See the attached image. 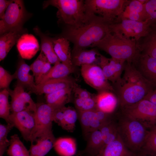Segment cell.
Wrapping results in <instances>:
<instances>
[{
	"label": "cell",
	"instance_id": "12",
	"mask_svg": "<svg viewBox=\"0 0 156 156\" xmlns=\"http://www.w3.org/2000/svg\"><path fill=\"white\" fill-rule=\"evenodd\" d=\"M8 90L11 99L10 107L12 113L23 111L36 112V104L29 94L25 91L23 87L16 84L13 90L8 89Z\"/></svg>",
	"mask_w": 156,
	"mask_h": 156
},
{
	"label": "cell",
	"instance_id": "4",
	"mask_svg": "<svg viewBox=\"0 0 156 156\" xmlns=\"http://www.w3.org/2000/svg\"><path fill=\"white\" fill-rule=\"evenodd\" d=\"M96 47L107 53L111 57L131 63L139 53L135 42L112 32L107 34L92 47Z\"/></svg>",
	"mask_w": 156,
	"mask_h": 156
},
{
	"label": "cell",
	"instance_id": "43",
	"mask_svg": "<svg viewBox=\"0 0 156 156\" xmlns=\"http://www.w3.org/2000/svg\"><path fill=\"white\" fill-rule=\"evenodd\" d=\"M73 92L74 94V97L83 99H86L93 97L96 95V94H92L86 90L81 88L76 83L73 87Z\"/></svg>",
	"mask_w": 156,
	"mask_h": 156
},
{
	"label": "cell",
	"instance_id": "13",
	"mask_svg": "<svg viewBox=\"0 0 156 156\" xmlns=\"http://www.w3.org/2000/svg\"><path fill=\"white\" fill-rule=\"evenodd\" d=\"M9 123L19 130L23 138L26 141H29L35 126L34 112L23 111L12 113L9 116Z\"/></svg>",
	"mask_w": 156,
	"mask_h": 156
},
{
	"label": "cell",
	"instance_id": "33",
	"mask_svg": "<svg viewBox=\"0 0 156 156\" xmlns=\"http://www.w3.org/2000/svg\"><path fill=\"white\" fill-rule=\"evenodd\" d=\"M99 130L101 133L103 142L105 144L114 141L118 135L117 122L112 118L103 124Z\"/></svg>",
	"mask_w": 156,
	"mask_h": 156
},
{
	"label": "cell",
	"instance_id": "28",
	"mask_svg": "<svg viewBox=\"0 0 156 156\" xmlns=\"http://www.w3.org/2000/svg\"><path fill=\"white\" fill-rule=\"evenodd\" d=\"M53 41L55 52L60 61L69 66H73L72 62L70 41L62 37L53 39Z\"/></svg>",
	"mask_w": 156,
	"mask_h": 156
},
{
	"label": "cell",
	"instance_id": "20",
	"mask_svg": "<svg viewBox=\"0 0 156 156\" xmlns=\"http://www.w3.org/2000/svg\"><path fill=\"white\" fill-rule=\"evenodd\" d=\"M123 19L139 22L147 20L144 4L139 0H129L122 13L120 21Z\"/></svg>",
	"mask_w": 156,
	"mask_h": 156
},
{
	"label": "cell",
	"instance_id": "27",
	"mask_svg": "<svg viewBox=\"0 0 156 156\" xmlns=\"http://www.w3.org/2000/svg\"><path fill=\"white\" fill-rule=\"evenodd\" d=\"M30 70V66L22 60L19 62L14 73L17 84L28 88L30 90L36 85L34 76L29 73Z\"/></svg>",
	"mask_w": 156,
	"mask_h": 156
},
{
	"label": "cell",
	"instance_id": "21",
	"mask_svg": "<svg viewBox=\"0 0 156 156\" xmlns=\"http://www.w3.org/2000/svg\"><path fill=\"white\" fill-rule=\"evenodd\" d=\"M95 101L96 109L108 114H113L118 107L117 96L112 92L98 93L96 95Z\"/></svg>",
	"mask_w": 156,
	"mask_h": 156
},
{
	"label": "cell",
	"instance_id": "45",
	"mask_svg": "<svg viewBox=\"0 0 156 156\" xmlns=\"http://www.w3.org/2000/svg\"><path fill=\"white\" fill-rule=\"evenodd\" d=\"M12 0H0V18L2 19L4 16L5 10H6Z\"/></svg>",
	"mask_w": 156,
	"mask_h": 156
},
{
	"label": "cell",
	"instance_id": "11",
	"mask_svg": "<svg viewBox=\"0 0 156 156\" xmlns=\"http://www.w3.org/2000/svg\"><path fill=\"white\" fill-rule=\"evenodd\" d=\"M81 72L85 82L98 93L110 91L115 93L112 85L106 78L102 69L98 64L83 65L81 66Z\"/></svg>",
	"mask_w": 156,
	"mask_h": 156
},
{
	"label": "cell",
	"instance_id": "24",
	"mask_svg": "<svg viewBox=\"0 0 156 156\" xmlns=\"http://www.w3.org/2000/svg\"><path fill=\"white\" fill-rule=\"evenodd\" d=\"M73 87L66 88L50 94H45L46 103L54 109L65 106L66 104L71 100Z\"/></svg>",
	"mask_w": 156,
	"mask_h": 156
},
{
	"label": "cell",
	"instance_id": "18",
	"mask_svg": "<svg viewBox=\"0 0 156 156\" xmlns=\"http://www.w3.org/2000/svg\"><path fill=\"white\" fill-rule=\"evenodd\" d=\"M16 47L21 57L27 60L33 57L39 49L37 39L33 35L27 33L21 36L17 43Z\"/></svg>",
	"mask_w": 156,
	"mask_h": 156
},
{
	"label": "cell",
	"instance_id": "23",
	"mask_svg": "<svg viewBox=\"0 0 156 156\" xmlns=\"http://www.w3.org/2000/svg\"><path fill=\"white\" fill-rule=\"evenodd\" d=\"M87 144L85 149L79 153L81 156H96L103 147V138L99 130L90 133L86 137Z\"/></svg>",
	"mask_w": 156,
	"mask_h": 156
},
{
	"label": "cell",
	"instance_id": "15",
	"mask_svg": "<svg viewBox=\"0 0 156 156\" xmlns=\"http://www.w3.org/2000/svg\"><path fill=\"white\" fill-rule=\"evenodd\" d=\"M131 64L153 88H156V58L139 53Z\"/></svg>",
	"mask_w": 156,
	"mask_h": 156
},
{
	"label": "cell",
	"instance_id": "35",
	"mask_svg": "<svg viewBox=\"0 0 156 156\" xmlns=\"http://www.w3.org/2000/svg\"><path fill=\"white\" fill-rule=\"evenodd\" d=\"M95 110L96 109L83 112L77 111L78 118L85 138L89 133L90 127L95 115Z\"/></svg>",
	"mask_w": 156,
	"mask_h": 156
},
{
	"label": "cell",
	"instance_id": "44",
	"mask_svg": "<svg viewBox=\"0 0 156 156\" xmlns=\"http://www.w3.org/2000/svg\"><path fill=\"white\" fill-rule=\"evenodd\" d=\"M51 64L48 61L45 64L39 75L37 78L35 79L36 85L39 84L43 78L49 72L52 67Z\"/></svg>",
	"mask_w": 156,
	"mask_h": 156
},
{
	"label": "cell",
	"instance_id": "16",
	"mask_svg": "<svg viewBox=\"0 0 156 156\" xmlns=\"http://www.w3.org/2000/svg\"><path fill=\"white\" fill-rule=\"evenodd\" d=\"M75 80L69 76L49 80L36 86L30 90L31 92L41 95L50 94L66 88L73 87Z\"/></svg>",
	"mask_w": 156,
	"mask_h": 156
},
{
	"label": "cell",
	"instance_id": "8",
	"mask_svg": "<svg viewBox=\"0 0 156 156\" xmlns=\"http://www.w3.org/2000/svg\"><path fill=\"white\" fill-rule=\"evenodd\" d=\"M34 112L35 124L29 141L33 143L37 138L45 137H55L52 131L54 109L47 104H36Z\"/></svg>",
	"mask_w": 156,
	"mask_h": 156
},
{
	"label": "cell",
	"instance_id": "30",
	"mask_svg": "<svg viewBox=\"0 0 156 156\" xmlns=\"http://www.w3.org/2000/svg\"><path fill=\"white\" fill-rule=\"evenodd\" d=\"M53 148L60 156H73L76 152V141L71 138H60L55 140Z\"/></svg>",
	"mask_w": 156,
	"mask_h": 156
},
{
	"label": "cell",
	"instance_id": "6",
	"mask_svg": "<svg viewBox=\"0 0 156 156\" xmlns=\"http://www.w3.org/2000/svg\"><path fill=\"white\" fill-rule=\"evenodd\" d=\"M112 86L120 108L142 100L153 89L151 86L124 81L122 78L120 81Z\"/></svg>",
	"mask_w": 156,
	"mask_h": 156
},
{
	"label": "cell",
	"instance_id": "1",
	"mask_svg": "<svg viewBox=\"0 0 156 156\" xmlns=\"http://www.w3.org/2000/svg\"><path fill=\"white\" fill-rule=\"evenodd\" d=\"M110 25L101 17L92 14L85 23L76 28H66L61 37L73 44L72 51L92 47L111 32Z\"/></svg>",
	"mask_w": 156,
	"mask_h": 156
},
{
	"label": "cell",
	"instance_id": "10",
	"mask_svg": "<svg viewBox=\"0 0 156 156\" xmlns=\"http://www.w3.org/2000/svg\"><path fill=\"white\" fill-rule=\"evenodd\" d=\"M25 10L23 1L12 0L3 18L0 21V35L22 27L25 16Z\"/></svg>",
	"mask_w": 156,
	"mask_h": 156
},
{
	"label": "cell",
	"instance_id": "19",
	"mask_svg": "<svg viewBox=\"0 0 156 156\" xmlns=\"http://www.w3.org/2000/svg\"><path fill=\"white\" fill-rule=\"evenodd\" d=\"M100 54L95 48L72 51L71 57L73 65L75 67L85 65L94 64L98 65Z\"/></svg>",
	"mask_w": 156,
	"mask_h": 156
},
{
	"label": "cell",
	"instance_id": "32",
	"mask_svg": "<svg viewBox=\"0 0 156 156\" xmlns=\"http://www.w3.org/2000/svg\"><path fill=\"white\" fill-rule=\"evenodd\" d=\"M75 69V67L69 66L60 62H58L51 67L49 72L43 78L40 83L51 79L68 77L70 74L74 73Z\"/></svg>",
	"mask_w": 156,
	"mask_h": 156
},
{
	"label": "cell",
	"instance_id": "2",
	"mask_svg": "<svg viewBox=\"0 0 156 156\" xmlns=\"http://www.w3.org/2000/svg\"><path fill=\"white\" fill-rule=\"evenodd\" d=\"M43 8L49 5L56 8L57 16L59 22L66 28H76L86 22L92 14L86 13L84 1L82 0H50L45 1Z\"/></svg>",
	"mask_w": 156,
	"mask_h": 156
},
{
	"label": "cell",
	"instance_id": "9",
	"mask_svg": "<svg viewBox=\"0 0 156 156\" xmlns=\"http://www.w3.org/2000/svg\"><path fill=\"white\" fill-rule=\"evenodd\" d=\"M120 109L122 114L139 121L149 129L156 125V105L147 100Z\"/></svg>",
	"mask_w": 156,
	"mask_h": 156
},
{
	"label": "cell",
	"instance_id": "7",
	"mask_svg": "<svg viewBox=\"0 0 156 156\" xmlns=\"http://www.w3.org/2000/svg\"><path fill=\"white\" fill-rule=\"evenodd\" d=\"M109 27L111 32L136 43L153 29L148 20L139 22L123 19Z\"/></svg>",
	"mask_w": 156,
	"mask_h": 156
},
{
	"label": "cell",
	"instance_id": "39",
	"mask_svg": "<svg viewBox=\"0 0 156 156\" xmlns=\"http://www.w3.org/2000/svg\"><path fill=\"white\" fill-rule=\"evenodd\" d=\"M95 96L86 99L74 97V103L77 111L83 112L96 109Z\"/></svg>",
	"mask_w": 156,
	"mask_h": 156
},
{
	"label": "cell",
	"instance_id": "31",
	"mask_svg": "<svg viewBox=\"0 0 156 156\" xmlns=\"http://www.w3.org/2000/svg\"><path fill=\"white\" fill-rule=\"evenodd\" d=\"M55 137L39 138L36 140V144L31 143L29 150L30 156H44L53 147Z\"/></svg>",
	"mask_w": 156,
	"mask_h": 156
},
{
	"label": "cell",
	"instance_id": "34",
	"mask_svg": "<svg viewBox=\"0 0 156 156\" xmlns=\"http://www.w3.org/2000/svg\"><path fill=\"white\" fill-rule=\"evenodd\" d=\"M10 144L7 150V154L9 156H30L28 151L17 134L12 135Z\"/></svg>",
	"mask_w": 156,
	"mask_h": 156
},
{
	"label": "cell",
	"instance_id": "14",
	"mask_svg": "<svg viewBox=\"0 0 156 156\" xmlns=\"http://www.w3.org/2000/svg\"><path fill=\"white\" fill-rule=\"evenodd\" d=\"M126 62L112 57L108 58L100 54L98 64L106 78L113 85L120 81Z\"/></svg>",
	"mask_w": 156,
	"mask_h": 156
},
{
	"label": "cell",
	"instance_id": "46",
	"mask_svg": "<svg viewBox=\"0 0 156 156\" xmlns=\"http://www.w3.org/2000/svg\"><path fill=\"white\" fill-rule=\"evenodd\" d=\"M144 99L150 101L156 105V88L150 90Z\"/></svg>",
	"mask_w": 156,
	"mask_h": 156
},
{
	"label": "cell",
	"instance_id": "36",
	"mask_svg": "<svg viewBox=\"0 0 156 156\" xmlns=\"http://www.w3.org/2000/svg\"><path fill=\"white\" fill-rule=\"evenodd\" d=\"M9 95L8 89H3L0 92V117L4 119L7 124L9 123L10 114V104L8 101Z\"/></svg>",
	"mask_w": 156,
	"mask_h": 156
},
{
	"label": "cell",
	"instance_id": "40",
	"mask_svg": "<svg viewBox=\"0 0 156 156\" xmlns=\"http://www.w3.org/2000/svg\"><path fill=\"white\" fill-rule=\"evenodd\" d=\"M144 5L147 20L153 28H156V0H147Z\"/></svg>",
	"mask_w": 156,
	"mask_h": 156
},
{
	"label": "cell",
	"instance_id": "37",
	"mask_svg": "<svg viewBox=\"0 0 156 156\" xmlns=\"http://www.w3.org/2000/svg\"><path fill=\"white\" fill-rule=\"evenodd\" d=\"M139 153L156 156V131L149 129L144 144Z\"/></svg>",
	"mask_w": 156,
	"mask_h": 156
},
{
	"label": "cell",
	"instance_id": "5",
	"mask_svg": "<svg viewBox=\"0 0 156 156\" xmlns=\"http://www.w3.org/2000/svg\"><path fill=\"white\" fill-rule=\"evenodd\" d=\"M127 0H86V12L101 17L110 25L119 22Z\"/></svg>",
	"mask_w": 156,
	"mask_h": 156
},
{
	"label": "cell",
	"instance_id": "41",
	"mask_svg": "<svg viewBox=\"0 0 156 156\" xmlns=\"http://www.w3.org/2000/svg\"><path fill=\"white\" fill-rule=\"evenodd\" d=\"M47 61H48L46 57L41 51L37 58L30 66V70L33 72V75L35 79L37 78L44 64Z\"/></svg>",
	"mask_w": 156,
	"mask_h": 156
},
{
	"label": "cell",
	"instance_id": "22",
	"mask_svg": "<svg viewBox=\"0 0 156 156\" xmlns=\"http://www.w3.org/2000/svg\"><path fill=\"white\" fill-rule=\"evenodd\" d=\"M26 31L23 27L11 30L1 35L0 61L3 60L21 36Z\"/></svg>",
	"mask_w": 156,
	"mask_h": 156
},
{
	"label": "cell",
	"instance_id": "26",
	"mask_svg": "<svg viewBox=\"0 0 156 156\" xmlns=\"http://www.w3.org/2000/svg\"><path fill=\"white\" fill-rule=\"evenodd\" d=\"M33 30L36 34L40 38L41 51L45 55L48 62L54 65L60 62L54 49L53 39L42 33L38 27H35Z\"/></svg>",
	"mask_w": 156,
	"mask_h": 156
},
{
	"label": "cell",
	"instance_id": "42",
	"mask_svg": "<svg viewBox=\"0 0 156 156\" xmlns=\"http://www.w3.org/2000/svg\"><path fill=\"white\" fill-rule=\"evenodd\" d=\"M15 79V76L10 74L1 66H0V89H9L10 85L12 81Z\"/></svg>",
	"mask_w": 156,
	"mask_h": 156
},
{
	"label": "cell",
	"instance_id": "17",
	"mask_svg": "<svg viewBox=\"0 0 156 156\" xmlns=\"http://www.w3.org/2000/svg\"><path fill=\"white\" fill-rule=\"evenodd\" d=\"M77 118V112L72 107L64 106L54 109L53 121L68 132H72L75 130Z\"/></svg>",
	"mask_w": 156,
	"mask_h": 156
},
{
	"label": "cell",
	"instance_id": "47",
	"mask_svg": "<svg viewBox=\"0 0 156 156\" xmlns=\"http://www.w3.org/2000/svg\"><path fill=\"white\" fill-rule=\"evenodd\" d=\"M134 156H153L151 155H148V154H147L139 153L137 154H136Z\"/></svg>",
	"mask_w": 156,
	"mask_h": 156
},
{
	"label": "cell",
	"instance_id": "3",
	"mask_svg": "<svg viewBox=\"0 0 156 156\" xmlns=\"http://www.w3.org/2000/svg\"><path fill=\"white\" fill-rule=\"evenodd\" d=\"M117 122L118 134L126 146L133 153L141 151L149 129L139 121L121 113Z\"/></svg>",
	"mask_w": 156,
	"mask_h": 156
},
{
	"label": "cell",
	"instance_id": "38",
	"mask_svg": "<svg viewBox=\"0 0 156 156\" xmlns=\"http://www.w3.org/2000/svg\"><path fill=\"white\" fill-rule=\"evenodd\" d=\"M14 126L8 123L0 124V156H3L10 144V141L7 138L8 135Z\"/></svg>",
	"mask_w": 156,
	"mask_h": 156
},
{
	"label": "cell",
	"instance_id": "25",
	"mask_svg": "<svg viewBox=\"0 0 156 156\" xmlns=\"http://www.w3.org/2000/svg\"><path fill=\"white\" fill-rule=\"evenodd\" d=\"M136 154L126 146L118 134L115 140L105 146L96 156H134Z\"/></svg>",
	"mask_w": 156,
	"mask_h": 156
},
{
	"label": "cell",
	"instance_id": "29",
	"mask_svg": "<svg viewBox=\"0 0 156 156\" xmlns=\"http://www.w3.org/2000/svg\"><path fill=\"white\" fill-rule=\"evenodd\" d=\"M136 47L140 53L156 58V28L138 41Z\"/></svg>",
	"mask_w": 156,
	"mask_h": 156
},
{
	"label": "cell",
	"instance_id": "48",
	"mask_svg": "<svg viewBox=\"0 0 156 156\" xmlns=\"http://www.w3.org/2000/svg\"><path fill=\"white\" fill-rule=\"evenodd\" d=\"M150 129H152L156 131V125L154 126L153 127H152Z\"/></svg>",
	"mask_w": 156,
	"mask_h": 156
}]
</instances>
